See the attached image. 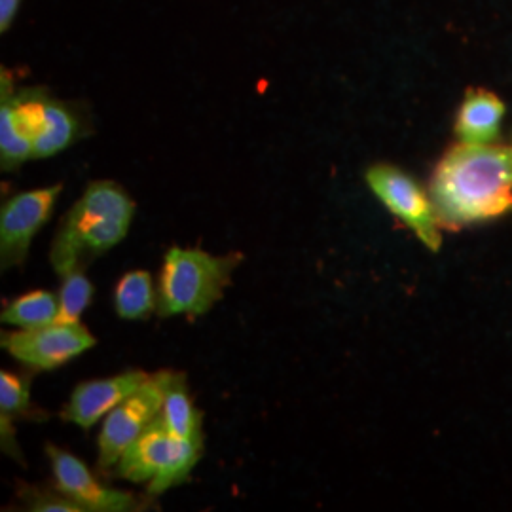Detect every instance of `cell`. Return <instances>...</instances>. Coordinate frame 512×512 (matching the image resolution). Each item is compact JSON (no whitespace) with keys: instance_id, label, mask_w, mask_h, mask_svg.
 Returning <instances> with one entry per match:
<instances>
[{"instance_id":"5","label":"cell","mask_w":512,"mask_h":512,"mask_svg":"<svg viewBox=\"0 0 512 512\" xmlns=\"http://www.w3.org/2000/svg\"><path fill=\"white\" fill-rule=\"evenodd\" d=\"M205 440L179 439L164 421H152L116 463L118 476L133 484H148V494L162 495L184 484L202 458Z\"/></svg>"},{"instance_id":"7","label":"cell","mask_w":512,"mask_h":512,"mask_svg":"<svg viewBox=\"0 0 512 512\" xmlns=\"http://www.w3.org/2000/svg\"><path fill=\"white\" fill-rule=\"evenodd\" d=\"M366 183L378 200L404 222L427 249L439 251L442 245L439 220L431 198L420 184L403 169L387 164L370 167L366 171Z\"/></svg>"},{"instance_id":"1","label":"cell","mask_w":512,"mask_h":512,"mask_svg":"<svg viewBox=\"0 0 512 512\" xmlns=\"http://www.w3.org/2000/svg\"><path fill=\"white\" fill-rule=\"evenodd\" d=\"M429 198L440 228L459 230L512 209V148L465 145L450 148L431 177Z\"/></svg>"},{"instance_id":"15","label":"cell","mask_w":512,"mask_h":512,"mask_svg":"<svg viewBox=\"0 0 512 512\" xmlns=\"http://www.w3.org/2000/svg\"><path fill=\"white\" fill-rule=\"evenodd\" d=\"M59 317L57 294L31 291L10 300L2 310V323L18 329H37L55 323Z\"/></svg>"},{"instance_id":"17","label":"cell","mask_w":512,"mask_h":512,"mask_svg":"<svg viewBox=\"0 0 512 512\" xmlns=\"http://www.w3.org/2000/svg\"><path fill=\"white\" fill-rule=\"evenodd\" d=\"M0 416L8 420H38L31 401V380L19 374L0 372Z\"/></svg>"},{"instance_id":"2","label":"cell","mask_w":512,"mask_h":512,"mask_svg":"<svg viewBox=\"0 0 512 512\" xmlns=\"http://www.w3.org/2000/svg\"><path fill=\"white\" fill-rule=\"evenodd\" d=\"M86 133L84 116L42 88H19L2 74L0 164L16 171L27 160H44L74 145Z\"/></svg>"},{"instance_id":"19","label":"cell","mask_w":512,"mask_h":512,"mask_svg":"<svg viewBox=\"0 0 512 512\" xmlns=\"http://www.w3.org/2000/svg\"><path fill=\"white\" fill-rule=\"evenodd\" d=\"M21 0H0V33H6L18 16Z\"/></svg>"},{"instance_id":"14","label":"cell","mask_w":512,"mask_h":512,"mask_svg":"<svg viewBox=\"0 0 512 512\" xmlns=\"http://www.w3.org/2000/svg\"><path fill=\"white\" fill-rule=\"evenodd\" d=\"M114 310L126 321H145L156 313L158 289H154L152 275L145 270L122 275L114 289Z\"/></svg>"},{"instance_id":"16","label":"cell","mask_w":512,"mask_h":512,"mask_svg":"<svg viewBox=\"0 0 512 512\" xmlns=\"http://www.w3.org/2000/svg\"><path fill=\"white\" fill-rule=\"evenodd\" d=\"M93 289L92 281L84 270H74L71 274L61 277V287L57 291V302H59V317L57 321L65 323H80V317L92 304Z\"/></svg>"},{"instance_id":"13","label":"cell","mask_w":512,"mask_h":512,"mask_svg":"<svg viewBox=\"0 0 512 512\" xmlns=\"http://www.w3.org/2000/svg\"><path fill=\"white\" fill-rule=\"evenodd\" d=\"M160 420L164 421L167 431L179 439L205 440L203 414L190 397L183 372H171L169 376Z\"/></svg>"},{"instance_id":"11","label":"cell","mask_w":512,"mask_h":512,"mask_svg":"<svg viewBox=\"0 0 512 512\" xmlns=\"http://www.w3.org/2000/svg\"><path fill=\"white\" fill-rule=\"evenodd\" d=\"M143 370H126L122 374L82 382L74 387L71 399L61 410V418L88 431L99 420H105L118 404L137 391L147 380Z\"/></svg>"},{"instance_id":"8","label":"cell","mask_w":512,"mask_h":512,"mask_svg":"<svg viewBox=\"0 0 512 512\" xmlns=\"http://www.w3.org/2000/svg\"><path fill=\"white\" fill-rule=\"evenodd\" d=\"M95 344L97 338L88 327L65 321L2 334V348L10 353V357L35 370H57L88 349L95 348Z\"/></svg>"},{"instance_id":"4","label":"cell","mask_w":512,"mask_h":512,"mask_svg":"<svg viewBox=\"0 0 512 512\" xmlns=\"http://www.w3.org/2000/svg\"><path fill=\"white\" fill-rule=\"evenodd\" d=\"M243 255H211L202 249L171 247L158 279V315L198 317L220 302Z\"/></svg>"},{"instance_id":"6","label":"cell","mask_w":512,"mask_h":512,"mask_svg":"<svg viewBox=\"0 0 512 512\" xmlns=\"http://www.w3.org/2000/svg\"><path fill=\"white\" fill-rule=\"evenodd\" d=\"M169 376L171 370L148 374L145 384L109 412L97 439L101 469L116 467L129 444L139 439L152 421L160 418Z\"/></svg>"},{"instance_id":"12","label":"cell","mask_w":512,"mask_h":512,"mask_svg":"<svg viewBox=\"0 0 512 512\" xmlns=\"http://www.w3.org/2000/svg\"><path fill=\"white\" fill-rule=\"evenodd\" d=\"M503 101L488 90H469L456 118V135L465 145H490L499 135Z\"/></svg>"},{"instance_id":"18","label":"cell","mask_w":512,"mask_h":512,"mask_svg":"<svg viewBox=\"0 0 512 512\" xmlns=\"http://www.w3.org/2000/svg\"><path fill=\"white\" fill-rule=\"evenodd\" d=\"M23 503H25V507L29 511L84 512L80 505H76L73 499H69L67 495L61 494L59 490H57V494H50V492H38L37 488H29L25 492Z\"/></svg>"},{"instance_id":"9","label":"cell","mask_w":512,"mask_h":512,"mask_svg":"<svg viewBox=\"0 0 512 512\" xmlns=\"http://www.w3.org/2000/svg\"><path fill=\"white\" fill-rule=\"evenodd\" d=\"M63 184L19 192L0 209V266L2 270L23 266L31 243L52 217Z\"/></svg>"},{"instance_id":"10","label":"cell","mask_w":512,"mask_h":512,"mask_svg":"<svg viewBox=\"0 0 512 512\" xmlns=\"http://www.w3.org/2000/svg\"><path fill=\"white\" fill-rule=\"evenodd\" d=\"M46 456L57 490L73 499L76 505L82 507V511L129 512L143 509V501L137 495L101 484L88 465L71 452L48 444Z\"/></svg>"},{"instance_id":"3","label":"cell","mask_w":512,"mask_h":512,"mask_svg":"<svg viewBox=\"0 0 512 512\" xmlns=\"http://www.w3.org/2000/svg\"><path fill=\"white\" fill-rule=\"evenodd\" d=\"M135 202L122 184L93 181L61 222L50 249V264L59 277L86 270L129 234Z\"/></svg>"}]
</instances>
